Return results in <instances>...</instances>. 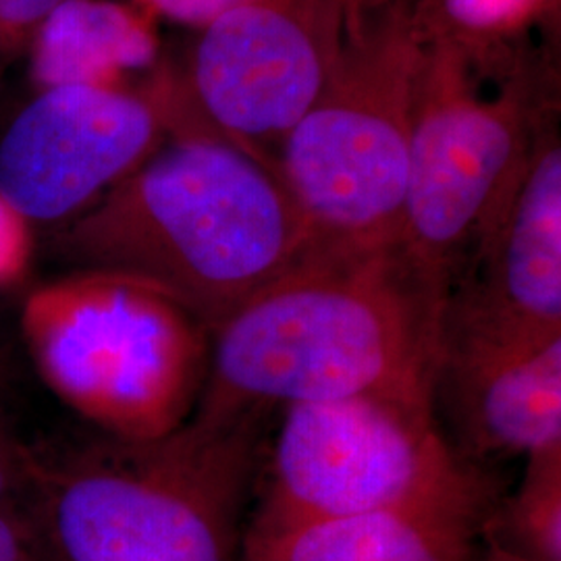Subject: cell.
<instances>
[{"label": "cell", "mask_w": 561, "mask_h": 561, "mask_svg": "<svg viewBox=\"0 0 561 561\" xmlns=\"http://www.w3.org/2000/svg\"><path fill=\"white\" fill-rule=\"evenodd\" d=\"M30 78L38 90L60 85L131 88L161 65L157 21L121 0H62L30 42Z\"/></svg>", "instance_id": "cell-13"}, {"label": "cell", "mask_w": 561, "mask_h": 561, "mask_svg": "<svg viewBox=\"0 0 561 561\" xmlns=\"http://www.w3.org/2000/svg\"><path fill=\"white\" fill-rule=\"evenodd\" d=\"M495 486L437 502L243 530L240 561H481Z\"/></svg>", "instance_id": "cell-12"}, {"label": "cell", "mask_w": 561, "mask_h": 561, "mask_svg": "<svg viewBox=\"0 0 561 561\" xmlns=\"http://www.w3.org/2000/svg\"><path fill=\"white\" fill-rule=\"evenodd\" d=\"M38 458L15 442L9 433L0 435V505L15 502V493L34 484Z\"/></svg>", "instance_id": "cell-20"}, {"label": "cell", "mask_w": 561, "mask_h": 561, "mask_svg": "<svg viewBox=\"0 0 561 561\" xmlns=\"http://www.w3.org/2000/svg\"><path fill=\"white\" fill-rule=\"evenodd\" d=\"M38 516L21 512L18 502L0 505V561H50Z\"/></svg>", "instance_id": "cell-17"}, {"label": "cell", "mask_w": 561, "mask_h": 561, "mask_svg": "<svg viewBox=\"0 0 561 561\" xmlns=\"http://www.w3.org/2000/svg\"><path fill=\"white\" fill-rule=\"evenodd\" d=\"M553 0H419L428 38L449 42L486 65L502 59L507 42L551 9Z\"/></svg>", "instance_id": "cell-15"}, {"label": "cell", "mask_w": 561, "mask_h": 561, "mask_svg": "<svg viewBox=\"0 0 561 561\" xmlns=\"http://www.w3.org/2000/svg\"><path fill=\"white\" fill-rule=\"evenodd\" d=\"M171 138L140 88L42 90L0 140V194L27 221L69 222Z\"/></svg>", "instance_id": "cell-9"}, {"label": "cell", "mask_w": 561, "mask_h": 561, "mask_svg": "<svg viewBox=\"0 0 561 561\" xmlns=\"http://www.w3.org/2000/svg\"><path fill=\"white\" fill-rule=\"evenodd\" d=\"M442 314L400 252L308 250L210 333L194 416L354 396L433 405Z\"/></svg>", "instance_id": "cell-1"}, {"label": "cell", "mask_w": 561, "mask_h": 561, "mask_svg": "<svg viewBox=\"0 0 561 561\" xmlns=\"http://www.w3.org/2000/svg\"><path fill=\"white\" fill-rule=\"evenodd\" d=\"M20 327L46 387L111 439H161L198 408L210 329L154 283L78 268L32 289Z\"/></svg>", "instance_id": "cell-5"}, {"label": "cell", "mask_w": 561, "mask_h": 561, "mask_svg": "<svg viewBox=\"0 0 561 561\" xmlns=\"http://www.w3.org/2000/svg\"><path fill=\"white\" fill-rule=\"evenodd\" d=\"M30 261V221L0 194V289L23 279Z\"/></svg>", "instance_id": "cell-18"}, {"label": "cell", "mask_w": 561, "mask_h": 561, "mask_svg": "<svg viewBox=\"0 0 561 561\" xmlns=\"http://www.w3.org/2000/svg\"><path fill=\"white\" fill-rule=\"evenodd\" d=\"M486 541L528 561H561V443L526 456L520 486L497 503Z\"/></svg>", "instance_id": "cell-14"}, {"label": "cell", "mask_w": 561, "mask_h": 561, "mask_svg": "<svg viewBox=\"0 0 561 561\" xmlns=\"http://www.w3.org/2000/svg\"><path fill=\"white\" fill-rule=\"evenodd\" d=\"M7 431H4V426H2V422H0V435H4Z\"/></svg>", "instance_id": "cell-22"}, {"label": "cell", "mask_w": 561, "mask_h": 561, "mask_svg": "<svg viewBox=\"0 0 561 561\" xmlns=\"http://www.w3.org/2000/svg\"><path fill=\"white\" fill-rule=\"evenodd\" d=\"M479 69L458 46L426 36L400 254L443 306L500 221L553 115L537 65H510L489 96Z\"/></svg>", "instance_id": "cell-6"}, {"label": "cell", "mask_w": 561, "mask_h": 561, "mask_svg": "<svg viewBox=\"0 0 561 561\" xmlns=\"http://www.w3.org/2000/svg\"><path fill=\"white\" fill-rule=\"evenodd\" d=\"M433 412L470 463L561 443V337L505 350L442 343Z\"/></svg>", "instance_id": "cell-11"}, {"label": "cell", "mask_w": 561, "mask_h": 561, "mask_svg": "<svg viewBox=\"0 0 561 561\" xmlns=\"http://www.w3.org/2000/svg\"><path fill=\"white\" fill-rule=\"evenodd\" d=\"M266 414L192 416L161 439L106 437L55 466L38 460L53 560L240 561Z\"/></svg>", "instance_id": "cell-3"}, {"label": "cell", "mask_w": 561, "mask_h": 561, "mask_svg": "<svg viewBox=\"0 0 561 561\" xmlns=\"http://www.w3.org/2000/svg\"><path fill=\"white\" fill-rule=\"evenodd\" d=\"M352 2H356V0H352Z\"/></svg>", "instance_id": "cell-23"}, {"label": "cell", "mask_w": 561, "mask_h": 561, "mask_svg": "<svg viewBox=\"0 0 561 561\" xmlns=\"http://www.w3.org/2000/svg\"><path fill=\"white\" fill-rule=\"evenodd\" d=\"M491 481L447 443L431 403L354 396L283 408L264 472V524L437 502Z\"/></svg>", "instance_id": "cell-8"}, {"label": "cell", "mask_w": 561, "mask_h": 561, "mask_svg": "<svg viewBox=\"0 0 561 561\" xmlns=\"http://www.w3.org/2000/svg\"><path fill=\"white\" fill-rule=\"evenodd\" d=\"M424 53L419 2L360 0L350 15L329 80L275 154L310 250L400 252Z\"/></svg>", "instance_id": "cell-4"}, {"label": "cell", "mask_w": 561, "mask_h": 561, "mask_svg": "<svg viewBox=\"0 0 561 561\" xmlns=\"http://www.w3.org/2000/svg\"><path fill=\"white\" fill-rule=\"evenodd\" d=\"M486 545H489V549L482 553L481 561H528L520 558V556H514V553L505 551V549L497 547V545H491L489 541H486Z\"/></svg>", "instance_id": "cell-21"}, {"label": "cell", "mask_w": 561, "mask_h": 561, "mask_svg": "<svg viewBox=\"0 0 561 561\" xmlns=\"http://www.w3.org/2000/svg\"><path fill=\"white\" fill-rule=\"evenodd\" d=\"M561 337V144L542 125L500 221L454 283L442 343L533 347Z\"/></svg>", "instance_id": "cell-10"}, {"label": "cell", "mask_w": 561, "mask_h": 561, "mask_svg": "<svg viewBox=\"0 0 561 561\" xmlns=\"http://www.w3.org/2000/svg\"><path fill=\"white\" fill-rule=\"evenodd\" d=\"M62 0H0V71L27 50L42 21Z\"/></svg>", "instance_id": "cell-16"}, {"label": "cell", "mask_w": 561, "mask_h": 561, "mask_svg": "<svg viewBox=\"0 0 561 561\" xmlns=\"http://www.w3.org/2000/svg\"><path fill=\"white\" fill-rule=\"evenodd\" d=\"M352 11V0H248L206 25L187 65H159L146 83L171 138L215 136L275 171L280 141L340 59Z\"/></svg>", "instance_id": "cell-7"}, {"label": "cell", "mask_w": 561, "mask_h": 561, "mask_svg": "<svg viewBox=\"0 0 561 561\" xmlns=\"http://www.w3.org/2000/svg\"><path fill=\"white\" fill-rule=\"evenodd\" d=\"M55 250L169 291L210 333L310 250L277 173L215 136H173L101 201L65 222Z\"/></svg>", "instance_id": "cell-2"}, {"label": "cell", "mask_w": 561, "mask_h": 561, "mask_svg": "<svg viewBox=\"0 0 561 561\" xmlns=\"http://www.w3.org/2000/svg\"><path fill=\"white\" fill-rule=\"evenodd\" d=\"M150 20L169 21L196 32L248 0H129Z\"/></svg>", "instance_id": "cell-19"}]
</instances>
